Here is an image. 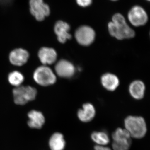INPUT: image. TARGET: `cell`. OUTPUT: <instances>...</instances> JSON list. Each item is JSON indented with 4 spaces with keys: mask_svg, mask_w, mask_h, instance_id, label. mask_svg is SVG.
Segmentation results:
<instances>
[{
    "mask_svg": "<svg viewBox=\"0 0 150 150\" xmlns=\"http://www.w3.org/2000/svg\"><path fill=\"white\" fill-rule=\"evenodd\" d=\"M112 21L108 24L109 33L118 40L134 37L135 33L127 24L124 17L121 13H116L112 16Z\"/></svg>",
    "mask_w": 150,
    "mask_h": 150,
    "instance_id": "1",
    "label": "cell"
},
{
    "mask_svg": "<svg viewBox=\"0 0 150 150\" xmlns=\"http://www.w3.org/2000/svg\"><path fill=\"white\" fill-rule=\"evenodd\" d=\"M124 124L125 129L129 132L131 138L141 139L146 134V123L142 116L129 115L124 120Z\"/></svg>",
    "mask_w": 150,
    "mask_h": 150,
    "instance_id": "2",
    "label": "cell"
},
{
    "mask_svg": "<svg viewBox=\"0 0 150 150\" xmlns=\"http://www.w3.org/2000/svg\"><path fill=\"white\" fill-rule=\"evenodd\" d=\"M113 150H129L132 144L131 137L125 129L118 128L112 135Z\"/></svg>",
    "mask_w": 150,
    "mask_h": 150,
    "instance_id": "3",
    "label": "cell"
},
{
    "mask_svg": "<svg viewBox=\"0 0 150 150\" xmlns=\"http://www.w3.org/2000/svg\"><path fill=\"white\" fill-rule=\"evenodd\" d=\"M37 93L36 89L29 86L17 87L13 90L15 103L19 105H24L29 101L34 100Z\"/></svg>",
    "mask_w": 150,
    "mask_h": 150,
    "instance_id": "4",
    "label": "cell"
},
{
    "mask_svg": "<svg viewBox=\"0 0 150 150\" xmlns=\"http://www.w3.org/2000/svg\"><path fill=\"white\" fill-rule=\"evenodd\" d=\"M33 78L38 84L44 86L54 84L56 81V75L50 68L46 66L37 68L33 74Z\"/></svg>",
    "mask_w": 150,
    "mask_h": 150,
    "instance_id": "5",
    "label": "cell"
},
{
    "mask_svg": "<svg viewBox=\"0 0 150 150\" xmlns=\"http://www.w3.org/2000/svg\"><path fill=\"white\" fill-rule=\"evenodd\" d=\"M29 5L30 13L38 21H42L50 14V8L43 0H30Z\"/></svg>",
    "mask_w": 150,
    "mask_h": 150,
    "instance_id": "6",
    "label": "cell"
},
{
    "mask_svg": "<svg viewBox=\"0 0 150 150\" xmlns=\"http://www.w3.org/2000/svg\"><path fill=\"white\" fill-rule=\"evenodd\" d=\"M75 38L78 43L82 46H88L95 40L96 33L91 27L88 25H83L76 30Z\"/></svg>",
    "mask_w": 150,
    "mask_h": 150,
    "instance_id": "7",
    "label": "cell"
},
{
    "mask_svg": "<svg viewBox=\"0 0 150 150\" xmlns=\"http://www.w3.org/2000/svg\"><path fill=\"white\" fill-rule=\"evenodd\" d=\"M128 18L131 24L136 27L144 25L148 20L146 12L139 6H134L131 9L128 13Z\"/></svg>",
    "mask_w": 150,
    "mask_h": 150,
    "instance_id": "8",
    "label": "cell"
},
{
    "mask_svg": "<svg viewBox=\"0 0 150 150\" xmlns=\"http://www.w3.org/2000/svg\"><path fill=\"white\" fill-rule=\"evenodd\" d=\"M75 68L71 62L66 60L59 61L55 66V71L58 76L62 78H69L75 74Z\"/></svg>",
    "mask_w": 150,
    "mask_h": 150,
    "instance_id": "9",
    "label": "cell"
},
{
    "mask_svg": "<svg viewBox=\"0 0 150 150\" xmlns=\"http://www.w3.org/2000/svg\"><path fill=\"white\" fill-rule=\"evenodd\" d=\"M70 30L69 25L67 23L62 21H59L56 23L54 26V31L59 42L64 43L71 38V35L69 33Z\"/></svg>",
    "mask_w": 150,
    "mask_h": 150,
    "instance_id": "10",
    "label": "cell"
},
{
    "mask_svg": "<svg viewBox=\"0 0 150 150\" xmlns=\"http://www.w3.org/2000/svg\"><path fill=\"white\" fill-rule=\"evenodd\" d=\"M96 109L91 103H84L82 108L79 109L77 116L79 120L83 123H88L93 120L96 115Z\"/></svg>",
    "mask_w": 150,
    "mask_h": 150,
    "instance_id": "11",
    "label": "cell"
},
{
    "mask_svg": "<svg viewBox=\"0 0 150 150\" xmlns=\"http://www.w3.org/2000/svg\"><path fill=\"white\" fill-rule=\"evenodd\" d=\"M29 56V54L26 50L18 48L14 50L10 54V61L12 64L15 66H22L27 62Z\"/></svg>",
    "mask_w": 150,
    "mask_h": 150,
    "instance_id": "12",
    "label": "cell"
},
{
    "mask_svg": "<svg viewBox=\"0 0 150 150\" xmlns=\"http://www.w3.org/2000/svg\"><path fill=\"white\" fill-rule=\"evenodd\" d=\"M29 118L28 125L32 129H40L43 127L45 122V118L43 113L40 111L32 110L28 114Z\"/></svg>",
    "mask_w": 150,
    "mask_h": 150,
    "instance_id": "13",
    "label": "cell"
},
{
    "mask_svg": "<svg viewBox=\"0 0 150 150\" xmlns=\"http://www.w3.org/2000/svg\"><path fill=\"white\" fill-rule=\"evenodd\" d=\"M38 56L42 64L44 65H50L56 62L57 54L53 48L43 47L39 50Z\"/></svg>",
    "mask_w": 150,
    "mask_h": 150,
    "instance_id": "14",
    "label": "cell"
},
{
    "mask_svg": "<svg viewBox=\"0 0 150 150\" xmlns=\"http://www.w3.org/2000/svg\"><path fill=\"white\" fill-rule=\"evenodd\" d=\"M101 82L103 87L109 91L115 90L119 84L118 77L110 73L105 74L102 76Z\"/></svg>",
    "mask_w": 150,
    "mask_h": 150,
    "instance_id": "15",
    "label": "cell"
},
{
    "mask_svg": "<svg viewBox=\"0 0 150 150\" xmlns=\"http://www.w3.org/2000/svg\"><path fill=\"white\" fill-rule=\"evenodd\" d=\"M129 91L131 96L134 99H142L144 96V84L141 81H134L129 86Z\"/></svg>",
    "mask_w": 150,
    "mask_h": 150,
    "instance_id": "16",
    "label": "cell"
},
{
    "mask_svg": "<svg viewBox=\"0 0 150 150\" xmlns=\"http://www.w3.org/2000/svg\"><path fill=\"white\" fill-rule=\"evenodd\" d=\"M48 144L51 150H64L66 143L64 135L56 132L51 136Z\"/></svg>",
    "mask_w": 150,
    "mask_h": 150,
    "instance_id": "17",
    "label": "cell"
},
{
    "mask_svg": "<svg viewBox=\"0 0 150 150\" xmlns=\"http://www.w3.org/2000/svg\"><path fill=\"white\" fill-rule=\"evenodd\" d=\"M91 138L93 142L98 146H106L110 142L108 134L104 131H94L91 134Z\"/></svg>",
    "mask_w": 150,
    "mask_h": 150,
    "instance_id": "18",
    "label": "cell"
},
{
    "mask_svg": "<svg viewBox=\"0 0 150 150\" xmlns=\"http://www.w3.org/2000/svg\"><path fill=\"white\" fill-rule=\"evenodd\" d=\"M8 80L11 84L17 87L23 82L24 77L19 72L14 71L9 74Z\"/></svg>",
    "mask_w": 150,
    "mask_h": 150,
    "instance_id": "19",
    "label": "cell"
},
{
    "mask_svg": "<svg viewBox=\"0 0 150 150\" xmlns=\"http://www.w3.org/2000/svg\"><path fill=\"white\" fill-rule=\"evenodd\" d=\"M78 5L82 7H87L91 4L92 0H76Z\"/></svg>",
    "mask_w": 150,
    "mask_h": 150,
    "instance_id": "20",
    "label": "cell"
},
{
    "mask_svg": "<svg viewBox=\"0 0 150 150\" xmlns=\"http://www.w3.org/2000/svg\"><path fill=\"white\" fill-rule=\"evenodd\" d=\"M94 150H111L110 148L106 146L96 145L94 147Z\"/></svg>",
    "mask_w": 150,
    "mask_h": 150,
    "instance_id": "21",
    "label": "cell"
},
{
    "mask_svg": "<svg viewBox=\"0 0 150 150\" xmlns=\"http://www.w3.org/2000/svg\"><path fill=\"white\" fill-rule=\"evenodd\" d=\"M13 0H0V4L7 5L10 4Z\"/></svg>",
    "mask_w": 150,
    "mask_h": 150,
    "instance_id": "22",
    "label": "cell"
},
{
    "mask_svg": "<svg viewBox=\"0 0 150 150\" xmlns=\"http://www.w3.org/2000/svg\"><path fill=\"white\" fill-rule=\"evenodd\" d=\"M111 1H118V0H111Z\"/></svg>",
    "mask_w": 150,
    "mask_h": 150,
    "instance_id": "23",
    "label": "cell"
},
{
    "mask_svg": "<svg viewBox=\"0 0 150 150\" xmlns=\"http://www.w3.org/2000/svg\"><path fill=\"white\" fill-rule=\"evenodd\" d=\"M146 1H150V0H146Z\"/></svg>",
    "mask_w": 150,
    "mask_h": 150,
    "instance_id": "24",
    "label": "cell"
}]
</instances>
